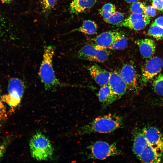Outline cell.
Returning <instances> with one entry per match:
<instances>
[{
	"label": "cell",
	"mask_w": 163,
	"mask_h": 163,
	"mask_svg": "<svg viewBox=\"0 0 163 163\" xmlns=\"http://www.w3.org/2000/svg\"><path fill=\"white\" fill-rule=\"evenodd\" d=\"M123 123L122 117L115 114H109L97 117L81 127L78 132L81 135L96 133H109L121 127Z\"/></svg>",
	"instance_id": "1"
},
{
	"label": "cell",
	"mask_w": 163,
	"mask_h": 163,
	"mask_svg": "<svg viewBox=\"0 0 163 163\" xmlns=\"http://www.w3.org/2000/svg\"><path fill=\"white\" fill-rule=\"evenodd\" d=\"M55 47L52 45L45 46L42 61L39 69V75L46 90L54 89L60 86H69L61 83L56 77L53 67V58Z\"/></svg>",
	"instance_id": "2"
},
{
	"label": "cell",
	"mask_w": 163,
	"mask_h": 163,
	"mask_svg": "<svg viewBox=\"0 0 163 163\" xmlns=\"http://www.w3.org/2000/svg\"><path fill=\"white\" fill-rule=\"evenodd\" d=\"M29 145L31 155L37 160H46L53 153V148L48 139L43 135L37 133L31 138Z\"/></svg>",
	"instance_id": "3"
},
{
	"label": "cell",
	"mask_w": 163,
	"mask_h": 163,
	"mask_svg": "<svg viewBox=\"0 0 163 163\" xmlns=\"http://www.w3.org/2000/svg\"><path fill=\"white\" fill-rule=\"evenodd\" d=\"M87 149L89 151L88 158L92 159L103 160L122 153L117 148L115 142L109 143L104 141H97L90 144Z\"/></svg>",
	"instance_id": "4"
},
{
	"label": "cell",
	"mask_w": 163,
	"mask_h": 163,
	"mask_svg": "<svg viewBox=\"0 0 163 163\" xmlns=\"http://www.w3.org/2000/svg\"><path fill=\"white\" fill-rule=\"evenodd\" d=\"M94 43L88 44L82 47L78 52V57L89 61L103 62L108 58L110 51Z\"/></svg>",
	"instance_id": "5"
},
{
	"label": "cell",
	"mask_w": 163,
	"mask_h": 163,
	"mask_svg": "<svg viewBox=\"0 0 163 163\" xmlns=\"http://www.w3.org/2000/svg\"><path fill=\"white\" fill-rule=\"evenodd\" d=\"M24 88L23 82L19 79L14 78L11 79L8 83V93L2 96L1 101L12 108H15L21 102Z\"/></svg>",
	"instance_id": "6"
},
{
	"label": "cell",
	"mask_w": 163,
	"mask_h": 163,
	"mask_svg": "<svg viewBox=\"0 0 163 163\" xmlns=\"http://www.w3.org/2000/svg\"><path fill=\"white\" fill-rule=\"evenodd\" d=\"M163 66L162 59L155 56L148 60L142 69L141 84L146 85L149 81L156 76L161 71Z\"/></svg>",
	"instance_id": "7"
},
{
	"label": "cell",
	"mask_w": 163,
	"mask_h": 163,
	"mask_svg": "<svg viewBox=\"0 0 163 163\" xmlns=\"http://www.w3.org/2000/svg\"><path fill=\"white\" fill-rule=\"evenodd\" d=\"M150 22V17L145 13H132L116 25L139 30L144 28Z\"/></svg>",
	"instance_id": "8"
},
{
	"label": "cell",
	"mask_w": 163,
	"mask_h": 163,
	"mask_svg": "<svg viewBox=\"0 0 163 163\" xmlns=\"http://www.w3.org/2000/svg\"><path fill=\"white\" fill-rule=\"evenodd\" d=\"M125 36L121 30H110L103 32L93 39L94 43L105 49L118 39Z\"/></svg>",
	"instance_id": "9"
},
{
	"label": "cell",
	"mask_w": 163,
	"mask_h": 163,
	"mask_svg": "<svg viewBox=\"0 0 163 163\" xmlns=\"http://www.w3.org/2000/svg\"><path fill=\"white\" fill-rule=\"evenodd\" d=\"M117 100L126 92L127 87L119 73L116 71L110 72L108 83Z\"/></svg>",
	"instance_id": "10"
},
{
	"label": "cell",
	"mask_w": 163,
	"mask_h": 163,
	"mask_svg": "<svg viewBox=\"0 0 163 163\" xmlns=\"http://www.w3.org/2000/svg\"><path fill=\"white\" fill-rule=\"evenodd\" d=\"M148 143L157 151L163 153V135L157 128L150 127L142 130Z\"/></svg>",
	"instance_id": "11"
},
{
	"label": "cell",
	"mask_w": 163,
	"mask_h": 163,
	"mask_svg": "<svg viewBox=\"0 0 163 163\" xmlns=\"http://www.w3.org/2000/svg\"><path fill=\"white\" fill-rule=\"evenodd\" d=\"M119 73L126 83L127 89L131 91H136L138 86L137 79L133 66L129 63L124 65Z\"/></svg>",
	"instance_id": "12"
},
{
	"label": "cell",
	"mask_w": 163,
	"mask_h": 163,
	"mask_svg": "<svg viewBox=\"0 0 163 163\" xmlns=\"http://www.w3.org/2000/svg\"><path fill=\"white\" fill-rule=\"evenodd\" d=\"M86 69L97 84L102 86L108 84L110 72L96 64L88 66Z\"/></svg>",
	"instance_id": "13"
},
{
	"label": "cell",
	"mask_w": 163,
	"mask_h": 163,
	"mask_svg": "<svg viewBox=\"0 0 163 163\" xmlns=\"http://www.w3.org/2000/svg\"><path fill=\"white\" fill-rule=\"evenodd\" d=\"M139 159L145 163L161 162H163V153L157 151L148 144Z\"/></svg>",
	"instance_id": "14"
},
{
	"label": "cell",
	"mask_w": 163,
	"mask_h": 163,
	"mask_svg": "<svg viewBox=\"0 0 163 163\" xmlns=\"http://www.w3.org/2000/svg\"><path fill=\"white\" fill-rule=\"evenodd\" d=\"M136 43L138 46L140 52L145 58H151L154 54L156 44L153 40L149 38L139 39Z\"/></svg>",
	"instance_id": "15"
},
{
	"label": "cell",
	"mask_w": 163,
	"mask_h": 163,
	"mask_svg": "<svg viewBox=\"0 0 163 163\" xmlns=\"http://www.w3.org/2000/svg\"><path fill=\"white\" fill-rule=\"evenodd\" d=\"M97 0H73L69 8L71 14H76L83 12L94 6Z\"/></svg>",
	"instance_id": "16"
},
{
	"label": "cell",
	"mask_w": 163,
	"mask_h": 163,
	"mask_svg": "<svg viewBox=\"0 0 163 163\" xmlns=\"http://www.w3.org/2000/svg\"><path fill=\"white\" fill-rule=\"evenodd\" d=\"M148 142L142 130L138 131L134 134L133 145V151L139 158Z\"/></svg>",
	"instance_id": "17"
},
{
	"label": "cell",
	"mask_w": 163,
	"mask_h": 163,
	"mask_svg": "<svg viewBox=\"0 0 163 163\" xmlns=\"http://www.w3.org/2000/svg\"><path fill=\"white\" fill-rule=\"evenodd\" d=\"M98 96L100 101L105 107L117 100L108 84L101 86L98 93Z\"/></svg>",
	"instance_id": "18"
},
{
	"label": "cell",
	"mask_w": 163,
	"mask_h": 163,
	"mask_svg": "<svg viewBox=\"0 0 163 163\" xmlns=\"http://www.w3.org/2000/svg\"><path fill=\"white\" fill-rule=\"evenodd\" d=\"M97 30V24L94 21L90 20H85L81 26L74 30L89 35L96 34Z\"/></svg>",
	"instance_id": "19"
},
{
	"label": "cell",
	"mask_w": 163,
	"mask_h": 163,
	"mask_svg": "<svg viewBox=\"0 0 163 163\" xmlns=\"http://www.w3.org/2000/svg\"><path fill=\"white\" fill-rule=\"evenodd\" d=\"M153 87L156 94L163 96V73H159L155 77L153 82Z\"/></svg>",
	"instance_id": "20"
},
{
	"label": "cell",
	"mask_w": 163,
	"mask_h": 163,
	"mask_svg": "<svg viewBox=\"0 0 163 163\" xmlns=\"http://www.w3.org/2000/svg\"><path fill=\"white\" fill-rule=\"evenodd\" d=\"M116 8L114 5L111 3H107L99 9V12L104 19L108 18L116 11Z\"/></svg>",
	"instance_id": "21"
},
{
	"label": "cell",
	"mask_w": 163,
	"mask_h": 163,
	"mask_svg": "<svg viewBox=\"0 0 163 163\" xmlns=\"http://www.w3.org/2000/svg\"><path fill=\"white\" fill-rule=\"evenodd\" d=\"M148 34L157 40L162 39L163 38V28L152 23L148 30Z\"/></svg>",
	"instance_id": "22"
},
{
	"label": "cell",
	"mask_w": 163,
	"mask_h": 163,
	"mask_svg": "<svg viewBox=\"0 0 163 163\" xmlns=\"http://www.w3.org/2000/svg\"><path fill=\"white\" fill-rule=\"evenodd\" d=\"M124 18V15L123 13L115 11L108 18L104 19V20L107 23L116 25L123 20Z\"/></svg>",
	"instance_id": "23"
},
{
	"label": "cell",
	"mask_w": 163,
	"mask_h": 163,
	"mask_svg": "<svg viewBox=\"0 0 163 163\" xmlns=\"http://www.w3.org/2000/svg\"><path fill=\"white\" fill-rule=\"evenodd\" d=\"M128 44V40L126 36L118 39L107 49L113 50H123L126 47Z\"/></svg>",
	"instance_id": "24"
},
{
	"label": "cell",
	"mask_w": 163,
	"mask_h": 163,
	"mask_svg": "<svg viewBox=\"0 0 163 163\" xmlns=\"http://www.w3.org/2000/svg\"><path fill=\"white\" fill-rule=\"evenodd\" d=\"M58 0H42V12L47 14L56 4Z\"/></svg>",
	"instance_id": "25"
},
{
	"label": "cell",
	"mask_w": 163,
	"mask_h": 163,
	"mask_svg": "<svg viewBox=\"0 0 163 163\" xmlns=\"http://www.w3.org/2000/svg\"><path fill=\"white\" fill-rule=\"evenodd\" d=\"M146 7L143 3L135 2L131 5L130 10L132 13H144Z\"/></svg>",
	"instance_id": "26"
},
{
	"label": "cell",
	"mask_w": 163,
	"mask_h": 163,
	"mask_svg": "<svg viewBox=\"0 0 163 163\" xmlns=\"http://www.w3.org/2000/svg\"><path fill=\"white\" fill-rule=\"evenodd\" d=\"M7 118V115L6 108L1 100H0V127L4 124Z\"/></svg>",
	"instance_id": "27"
},
{
	"label": "cell",
	"mask_w": 163,
	"mask_h": 163,
	"mask_svg": "<svg viewBox=\"0 0 163 163\" xmlns=\"http://www.w3.org/2000/svg\"><path fill=\"white\" fill-rule=\"evenodd\" d=\"M144 13L150 17H154L156 14V9L152 6L146 7Z\"/></svg>",
	"instance_id": "28"
},
{
	"label": "cell",
	"mask_w": 163,
	"mask_h": 163,
	"mask_svg": "<svg viewBox=\"0 0 163 163\" xmlns=\"http://www.w3.org/2000/svg\"><path fill=\"white\" fill-rule=\"evenodd\" d=\"M152 5L156 9L161 10L163 8V0H151Z\"/></svg>",
	"instance_id": "29"
},
{
	"label": "cell",
	"mask_w": 163,
	"mask_h": 163,
	"mask_svg": "<svg viewBox=\"0 0 163 163\" xmlns=\"http://www.w3.org/2000/svg\"><path fill=\"white\" fill-rule=\"evenodd\" d=\"M8 143V142L5 141L0 145V161L6 151Z\"/></svg>",
	"instance_id": "30"
},
{
	"label": "cell",
	"mask_w": 163,
	"mask_h": 163,
	"mask_svg": "<svg viewBox=\"0 0 163 163\" xmlns=\"http://www.w3.org/2000/svg\"><path fill=\"white\" fill-rule=\"evenodd\" d=\"M153 23L163 28V16H160Z\"/></svg>",
	"instance_id": "31"
},
{
	"label": "cell",
	"mask_w": 163,
	"mask_h": 163,
	"mask_svg": "<svg viewBox=\"0 0 163 163\" xmlns=\"http://www.w3.org/2000/svg\"><path fill=\"white\" fill-rule=\"evenodd\" d=\"M125 2L128 3H132L136 2L139 0H123Z\"/></svg>",
	"instance_id": "32"
},
{
	"label": "cell",
	"mask_w": 163,
	"mask_h": 163,
	"mask_svg": "<svg viewBox=\"0 0 163 163\" xmlns=\"http://www.w3.org/2000/svg\"><path fill=\"white\" fill-rule=\"evenodd\" d=\"M4 3H8L11 2L13 0H0Z\"/></svg>",
	"instance_id": "33"
},
{
	"label": "cell",
	"mask_w": 163,
	"mask_h": 163,
	"mask_svg": "<svg viewBox=\"0 0 163 163\" xmlns=\"http://www.w3.org/2000/svg\"><path fill=\"white\" fill-rule=\"evenodd\" d=\"M159 104H158V105H163V101L161 102H160L159 103Z\"/></svg>",
	"instance_id": "34"
},
{
	"label": "cell",
	"mask_w": 163,
	"mask_h": 163,
	"mask_svg": "<svg viewBox=\"0 0 163 163\" xmlns=\"http://www.w3.org/2000/svg\"><path fill=\"white\" fill-rule=\"evenodd\" d=\"M1 21V15H0V26Z\"/></svg>",
	"instance_id": "35"
},
{
	"label": "cell",
	"mask_w": 163,
	"mask_h": 163,
	"mask_svg": "<svg viewBox=\"0 0 163 163\" xmlns=\"http://www.w3.org/2000/svg\"><path fill=\"white\" fill-rule=\"evenodd\" d=\"M161 10L163 12V8Z\"/></svg>",
	"instance_id": "36"
},
{
	"label": "cell",
	"mask_w": 163,
	"mask_h": 163,
	"mask_svg": "<svg viewBox=\"0 0 163 163\" xmlns=\"http://www.w3.org/2000/svg\"></svg>",
	"instance_id": "37"
}]
</instances>
